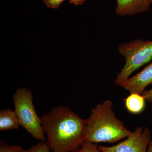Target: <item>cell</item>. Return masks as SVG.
Here are the masks:
<instances>
[{
    "mask_svg": "<svg viewBox=\"0 0 152 152\" xmlns=\"http://www.w3.org/2000/svg\"><path fill=\"white\" fill-rule=\"evenodd\" d=\"M151 141V133L147 127L137 128L124 141L111 147L100 145L102 152H146Z\"/></svg>",
    "mask_w": 152,
    "mask_h": 152,
    "instance_id": "5",
    "label": "cell"
},
{
    "mask_svg": "<svg viewBox=\"0 0 152 152\" xmlns=\"http://www.w3.org/2000/svg\"><path fill=\"white\" fill-rule=\"evenodd\" d=\"M120 54L124 57L125 66L117 76L115 84L122 87L129 76L152 59V41L136 40L118 47Z\"/></svg>",
    "mask_w": 152,
    "mask_h": 152,
    "instance_id": "4",
    "label": "cell"
},
{
    "mask_svg": "<svg viewBox=\"0 0 152 152\" xmlns=\"http://www.w3.org/2000/svg\"><path fill=\"white\" fill-rule=\"evenodd\" d=\"M124 100L127 110L131 113H140L144 110L145 106V99L140 94H130Z\"/></svg>",
    "mask_w": 152,
    "mask_h": 152,
    "instance_id": "9",
    "label": "cell"
},
{
    "mask_svg": "<svg viewBox=\"0 0 152 152\" xmlns=\"http://www.w3.org/2000/svg\"><path fill=\"white\" fill-rule=\"evenodd\" d=\"M20 145H10L6 143L4 140L0 142V152H26Z\"/></svg>",
    "mask_w": 152,
    "mask_h": 152,
    "instance_id": "10",
    "label": "cell"
},
{
    "mask_svg": "<svg viewBox=\"0 0 152 152\" xmlns=\"http://www.w3.org/2000/svg\"><path fill=\"white\" fill-rule=\"evenodd\" d=\"M152 84V63L141 72L127 80L121 87L129 91L130 94H142L147 86Z\"/></svg>",
    "mask_w": 152,
    "mask_h": 152,
    "instance_id": "6",
    "label": "cell"
},
{
    "mask_svg": "<svg viewBox=\"0 0 152 152\" xmlns=\"http://www.w3.org/2000/svg\"><path fill=\"white\" fill-rule=\"evenodd\" d=\"M112 106L107 100L92 110L84 130V141L113 143L130 134L132 132L116 117Z\"/></svg>",
    "mask_w": 152,
    "mask_h": 152,
    "instance_id": "2",
    "label": "cell"
},
{
    "mask_svg": "<svg viewBox=\"0 0 152 152\" xmlns=\"http://www.w3.org/2000/svg\"><path fill=\"white\" fill-rule=\"evenodd\" d=\"M116 13L121 16L145 12L149 10L152 0H116Z\"/></svg>",
    "mask_w": 152,
    "mask_h": 152,
    "instance_id": "7",
    "label": "cell"
},
{
    "mask_svg": "<svg viewBox=\"0 0 152 152\" xmlns=\"http://www.w3.org/2000/svg\"><path fill=\"white\" fill-rule=\"evenodd\" d=\"M86 0H69L70 4H74L76 5H81L83 4Z\"/></svg>",
    "mask_w": 152,
    "mask_h": 152,
    "instance_id": "15",
    "label": "cell"
},
{
    "mask_svg": "<svg viewBox=\"0 0 152 152\" xmlns=\"http://www.w3.org/2000/svg\"><path fill=\"white\" fill-rule=\"evenodd\" d=\"M41 118L47 143L53 152H75L85 141L84 130L88 120L67 107L53 108Z\"/></svg>",
    "mask_w": 152,
    "mask_h": 152,
    "instance_id": "1",
    "label": "cell"
},
{
    "mask_svg": "<svg viewBox=\"0 0 152 152\" xmlns=\"http://www.w3.org/2000/svg\"><path fill=\"white\" fill-rule=\"evenodd\" d=\"M151 110L152 111V107H151Z\"/></svg>",
    "mask_w": 152,
    "mask_h": 152,
    "instance_id": "17",
    "label": "cell"
},
{
    "mask_svg": "<svg viewBox=\"0 0 152 152\" xmlns=\"http://www.w3.org/2000/svg\"><path fill=\"white\" fill-rule=\"evenodd\" d=\"M147 152H152V140H151L150 143L149 144L148 147L147 149Z\"/></svg>",
    "mask_w": 152,
    "mask_h": 152,
    "instance_id": "16",
    "label": "cell"
},
{
    "mask_svg": "<svg viewBox=\"0 0 152 152\" xmlns=\"http://www.w3.org/2000/svg\"><path fill=\"white\" fill-rule=\"evenodd\" d=\"M75 152H102L94 143L85 141L78 149Z\"/></svg>",
    "mask_w": 152,
    "mask_h": 152,
    "instance_id": "11",
    "label": "cell"
},
{
    "mask_svg": "<svg viewBox=\"0 0 152 152\" xmlns=\"http://www.w3.org/2000/svg\"><path fill=\"white\" fill-rule=\"evenodd\" d=\"M13 100L20 126L36 140L45 142L42 120L34 107L31 90L27 88H18L13 96Z\"/></svg>",
    "mask_w": 152,
    "mask_h": 152,
    "instance_id": "3",
    "label": "cell"
},
{
    "mask_svg": "<svg viewBox=\"0 0 152 152\" xmlns=\"http://www.w3.org/2000/svg\"><path fill=\"white\" fill-rule=\"evenodd\" d=\"M65 0H43V2L50 8L57 9L60 7L61 5Z\"/></svg>",
    "mask_w": 152,
    "mask_h": 152,
    "instance_id": "13",
    "label": "cell"
},
{
    "mask_svg": "<svg viewBox=\"0 0 152 152\" xmlns=\"http://www.w3.org/2000/svg\"><path fill=\"white\" fill-rule=\"evenodd\" d=\"M47 142H41L26 150V152H51Z\"/></svg>",
    "mask_w": 152,
    "mask_h": 152,
    "instance_id": "12",
    "label": "cell"
},
{
    "mask_svg": "<svg viewBox=\"0 0 152 152\" xmlns=\"http://www.w3.org/2000/svg\"><path fill=\"white\" fill-rule=\"evenodd\" d=\"M20 126L15 111L7 108L0 111V130L18 129Z\"/></svg>",
    "mask_w": 152,
    "mask_h": 152,
    "instance_id": "8",
    "label": "cell"
},
{
    "mask_svg": "<svg viewBox=\"0 0 152 152\" xmlns=\"http://www.w3.org/2000/svg\"><path fill=\"white\" fill-rule=\"evenodd\" d=\"M142 95L149 103H152V89L148 91H145Z\"/></svg>",
    "mask_w": 152,
    "mask_h": 152,
    "instance_id": "14",
    "label": "cell"
}]
</instances>
